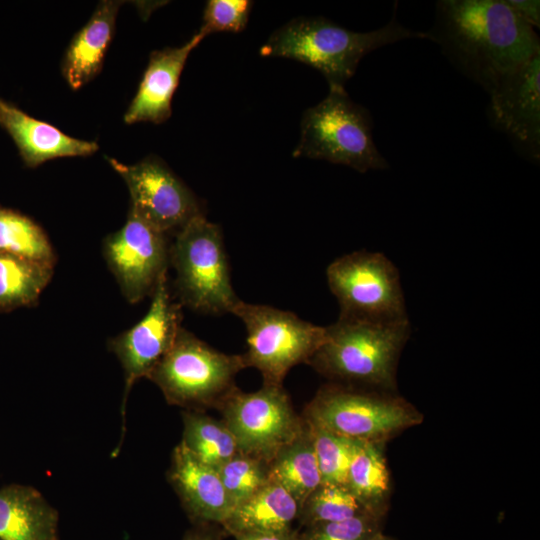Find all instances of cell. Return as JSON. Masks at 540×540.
I'll return each instance as SVG.
<instances>
[{
    "instance_id": "obj_13",
    "label": "cell",
    "mask_w": 540,
    "mask_h": 540,
    "mask_svg": "<svg viewBox=\"0 0 540 540\" xmlns=\"http://www.w3.org/2000/svg\"><path fill=\"white\" fill-rule=\"evenodd\" d=\"M151 296L149 310L143 318L108 342L109 350L116 355L124 372L123 418L131 388L140 378L148 377L170 350L182 327V305L171 295L167 274L160 278Z\"/></svg>"
},
{
    "instance_id": "obj_12",
    "label": "cell",
    "mask_w": 540,
    "mask_h": 540,
    "mask_svg": "<svg viewBox=\"0 0 540 540\" xmlns=\"http://www.w3.org/2000/svg\"><path fill=\"white\" fill-rule=\"evenodd\" d=\"M103 254L128 302L152 295L167 274L170 245L167 234L129 209L125 225L106 237Z\"/></svg>"
},
{
    "instance_id": "obj_16",
    "label": "cell",
    "mask_w": 540,
    "mask_h": 540,
    "mask_svg": "<svg viewBox=\"0 0 540 540\" xmlns=\"http://www.w3.org/2000/svg\"><path fill=\"white\" fill-rule=\"evenodd\" d=\"M205 38L199 31L179 47L153 51L138 90L124 114L126 124L165 122L172 113L171 102L188 56Z\"/></svg>"
},
{
    "instance_id": "obj_23",
    "label": "cell",
    "mask_w": 540,
    "mask_h": 540,
    "mask_svg": "<svg viewBox=\"0 0 540 540\" xmlns=\"http://www.w3.org/2000/svg\"><path fill=\"white\" fill-rule=\"evenodd\" d=\"M53 269L49 263L0 252V312L35 303Z\"/></svg>"
},
{
    "instance_id": "obj_2",
    "label": "cell",
    "mask_w": 540,
    "mask_h": 540,
    "mask_svg": "<svg viewBox=\"0 0 540 540\" xmlns=\"http://www.w3.org/2000/svg\"><path fill=\"white\" fill-rule=\"evenodd\" d=\"M410 38H424V33L406 28L395 16L369 32H355L323 17H299L275 30L259 53L309 65L325 77L329 89H342L365 55Z\"/></svg>"
},
{
    "instance_id": "obj_6",
    "label": "cell",
    "mask_w": 540,
    "mask_h": 540,
    "mask_svg": "<svg viewBox=\"0 0 540 540\" xmlns=\"http://www.w3.org/2000/svg\"><path fill=\"white\" fill-rule=\"evenodd\" d=\"M181 305L202 314L231 313L240 299L232 287L230 268L219 225L204 214L192 218L170 245Z\"/></svg>"
},
{
    "instance_id": "obj_30",
    "label": "cell",
    "mask_w": 540,
    "mask_h": 540,
    "mask_svg": "<svg viewBox=\"0 0 540 540\" xmlns=\"http://www.w3.org/2000/svg\"><path fill=\"white\" fill-rule=\"evenodd\" d=\"M252 6L249 0H209L199 32L205 37L214 32H241L246 28Z\"/></svg>"
},
{
    "instance_id": "obj_20",
    "label": "cell",
    "mask_w": 540,
    "mask_h": 540,
    "mask_svg": "<svg viewBox=\"0 0 540 540\" xmlns=\"http://www.w3.org/2000/svg\"><path fill=\"white\" fill-rule=\"evenodd\" d=\"M297 501L278 483L270 481L254 495L236 505L221 524L227 536L278 532L293 528Z\"/></svg>"
},
{
    "instance_id": "obj_26",
    "label": "cell",
    "mask_w": 540,
    "mask_h": 540,
    "mask_svg": "<svg viewBox=\"0 0 540 540\" xmlns=\"http://www.w3.org/2000/svg\"><path fill=\"white\" fill-rule=\"evenodd\" d=\"M365 514L371 513L347 486L320 484L301 505L297 520L304 528L319 523L347 520Z\"/></svg>"
},
{
    "instance_id": "obj_29",
    "label": "cell",
    "mask_w": 540,
    "mask_h": 540,
    "mask_svg": "<svg viewBox=\"0 0 540 540\" xmlns=\"http://www.w3.org/2000/svg\"><path fill=\"white\" fill-rule=\"evenodd\" d=\"M383 520L365 514L342 521L314 524L299 531V540H370L382 531Z\"/></svg>"
},
{
    "instance_id": "obj_19",
    "label": "cell",
    "mask_w": 540,
    "mask_h": 540,
    "mask_svg": "<svg viewBox=\"0 0 540 540\" xmlns=\"http://www.w3.org/2000/svg\"><path fill=\"white\" fill-rule=\"evenodd\" d=\"M121 4L117 0L99 2L86 25L71 40L62 59L61 72L73 90L90 82L101 71Z\"/></svg>"
},
{
    "instance_id": "obj_31",
    "label": "cell",
    "mask_w": 540,
    "mask_h": 540,
    "mask_svg": "<svg viewBox=\"0 0 540 540\" xmlns=\"http://www.w3.org/2000/svg\"><path fill=\"white\" fill-rule=\"evenodd\" d=\"M225 536L227 534L220 524L201 523L192 524L182 540H223Z\"/></svg>"
},
{
    "instance_id": "obj_4",
    "label": "cell",
    "mask_w": 540,
    "mask_h": 540,
    "mask_svg": "<svg viewBox=\"0 0 540 540\" xmlns=\"http://www.w3.org/2000/svg\"><path fill=\"white\" fill-rule=\"evenodd\" d=\"M244 368L242 355L220 352L181 327L147 379L161 390L168 404L206 412L219 409L236 388L235 377Z\"/></svg>"
},
{
    "instance_id": "obj_17",
    "label": "cell",
    "mask_w": 540,
    "mask_h": 540,
    "mask_svg": "<svg viewBox=\"0 0 540 540\" xmlns=\"http://www.w3.org/2000/svg\"><path fill=\"white\" fill-rule=\"evenodd\" d=\"M0 125L11 136L24 164L30 168L55 158L89 156L99 149L96 142L71 137L1 98Z\"/></svg>"
},
{
    "instance_id": "obj_33",
    "label": "cell",
    "mask_w": 540,
    "mask_h": 540,
    "mask_svg": "<svg viewBox=\"0 0 540 540\" xmlns=\"http://www.w3.org/2000/svg\"><path fill=\"white\" fill-rule=\"evenodd\" d=\"M234 538L236 540H299V530L291 528L278 532L247 533Z\"/></svg>"
},
{
    "instance_id": "obj_22",
    "label": "cell",
    "mask_w": 540,
    "mask_h": 540,
    "mask_svg": "<svg viewBox=\"0 0 540 540\" xmlns=\"http://www.w3.org/2000/svg\"><path fill=\"white\" fill-rule=\"evenodd\" d=\"M306 420V419H305ZM269 480L281 485L298 503L321 484L310 424L299 436L284 446L268 464Z\"/></svg>"
},
{
    "instance_id": "obj_9",
    "label": "cell",
    "mask_w": 540,
    "mask_h": 540,
    "mask_svg": "<svg viewBox=\"0 0 540 540\" xmlns=\"http://www.w3.org/2000/svg\"><path fill=\"white\" fill-rule=\"evenodd\" d=\"M327 282L340 316L377 322L408 319L399 274L383 254L358 251L334 260Z\"/></svg>"
},
{
    "instance_id": "obj_27",
    "label": "cell",
    "mask_w": 540,
    "mask_h": 540,
    "mask_svg": "<svg viewBox=\"0 0 540 540\" xmlns=\"http://www.w3.org/2000/svg\"><path fill=\"white\" fill-rule=\"evenodd\" d=\"M310 424L321 484L345 485L358 440Z\"/></svg>"
},
{
    "instance_id": "obj_11",
    "label": "cell",
    "mask_w": 540,
    "mask_h": 540,
    "mask_svg": "<svg viewBox=\"0 0 540 540\" xmlns=\"http://www.w3.org/2000/svg\"><path fill=\"white\" fill-rule=\"evenodd\" d=\"M107 161L127 185L130 209L165 234H176L203 214L195 194L159 157L147 156L132 165Z\"/></svg>"
},
{
    "instance_id": "obj_32",
    "label": "cell",
    "mask_w": 540,
    "mask_h": 540,
    "mask_svg": "<svg viewBox=\"0 0 540 540\" xmlns=\"http://www.w3.org/2000/svg\"><path fill=\"white\" fill-rule=\"evenodd\" d=\"M511 8L533 28L539 27L540 22V2L523 0H506Z\"/></svg>"
},
{
    "instance_id": "obj_25",
    "label": "cell",
    "mask_w": 540,
    "mask_h": 540,
    "mask_svg": "<svg viewBox=\"0 0 540 540\" xmlns=\"http://www.w3.org/2000/svg\"><path fill=\"white\" fill-rule=\"evenodd\" d=\"M0 252L54 265L56 255L45 231L31 218L0 206Z\"/></svg>"
},
{
    "instance_id": "obj_8",
    "label": "cell",
    "mask_w": 540,
    "mask_h": 540,
    "mask_svg": "<svg viewBox=\"0 0 540 540\" xmlns=\"http://www.w3.org/2000/svg\"><path fill=\"white\" fill-rule=\"evenodd\" d=\"M231 313L247 331V351L242 354L246 368H256L265 385L282 386L291 368L308 364L325 335V327L268 305L240 300Z\"/></svg>"
},
{
    "instance_id": "obj_28",
    "label": "cell",
    "mask_w": 540,
    "mask_h": 540,
    "mask_svg": "<svg viewBox=\"0 0 540 540\" xmlns=\"http://www.w3.org/2000/svg\"><path fill=\"white\" fill-rule=\"evenodd\" d=\"M268 463L238 453L216 470L233 508L269 482Z\"/></svg>"
},
{
    "instance_id": "obj_15",
    "label": "cell",
    "mask_w": 540,
    "mask_h": 540,
    "mask_svg": "<svg viewBox=\"0 0 540 540\" xmlns=\"http://www.w3.org/2000/svg\"><path fill=\"white\" fill-rule=\"evenodd\" d=\"M167 480L192 524H222L233 510L217 470L195 458L181 443L171 454Z\"/></svg>"
},
{
    "instance_id": "obj_1",
    "label": "cell",
    "mask_w": 540,
    "mask_h": 540,
    "mask_svg": "<svg viewBox=\"0 0 540 540\" xmlns=\"http://www.w3.org/2000/svg\"><path fill=\"white\" fill-rule=\"evenodd\" d=\"M424 38L488 94L508 74L540 52L534 28L506 0H441Z\"/></svg>"
},
{
    "instance_id": "obj_7",
    "label": "cell",
    "mask_w": 540,
    "mask_h": 540,
    "mask_svg": "<svg viewBox=\"0 0 540 540\" xmlns=\"http://www.w3.org/2000/svg\"><path fill=\"white\" fill-rule=\"evenodd\" d=\"M394 392L363 391L341 384L318 390L302 415L334 433L363 441L385 442L421 424L423 414Z\"/></svg>"
},
{
    "instance_id": "obj_10",
    "label": "cell",
    "mask_w": 540,
    "mask_h": 540,
    "mask_svg": "<svg viewBox=\"0 0 540 540\" xmlns=\"http://www.w3.org/2000/svg\"><path fill=\"white\" fill-rule=\"evenodd\" d=\"M218 410L234 435L240 453L268 464L306 425L283 386L263 384L259 390L249 393L236 387Z\"/></svg>"
},
{
    "instance_id": "obj_14",
    "label": "cell",
    "mask_w": 540,
    "mask_h": 540,
    "mask_svg": "<svg viewBox=\"0 0 540 540\" xmlns=\"http://www.w3.org/2000/svg\"><path fill=\"white\" fill-rule=\"evenodd\" d=\"M489 118L522 153L540 157V52L505 76L489 94Z\"/></svg>"
},
{
    "instance_id": "obj_18",
    "label": "cell",
    "mask_w": 540,
    "mask_h": 540,
    "mask_svg": "<svg viewBox=\"0 0 540 540\" xmlns=\"http://www.w3.org/2000/svg\"><path fill=\"white\" fill-rule=\"evenodd\" d=\"M59 513L36 488H0V540H59Z\"/></svg>"
},
{
    "instance_id": "obj_34",
    "label": "cell",
    "mask_w": 540,
    "mask_h": 540,
    "mask_svg": "<svg viewBox=\"0 0 540 540\" xmlns=\"http://www.w3.org/2000/svg\"><path fill=\"white\" fill-rule=\"evenodd\" d=\"M370 540H395V539L387 535H384L382 531H380L375 536H373Z\"/></svg>"
},
{
    "instance_id": "obj_21",
    "label": "cell",
    "mask_w": 540,
    "mask_h": 540,
    "mask_svg": "<svg viewBox=\"0 0 540 540\" xmlns=\"http://www.w3.org/2000/svg\"><path fill=\"white\" fill-rule=\"evenodd\" d=\"M385 442L358 440L346 486L373 515L384 519L391 496V479L384 453Z\"/></svg>"
},
{
    "instance_id": "obj_3",
    "label": "cell",
    "mask_w": 540,
    "mask_h": 540,
    "mask_svg": "<svg viewBox=\"0 0 540 540\" xmlns=\"http://www.w3.org/2000/svg\"><path fill=\"white\" fill-rule=\"evenodd\" d=\"M409 320L377 322L339 317L325 327L323 341L308 364L343 385L396 390V369L409 338Z\"/></svg>"
},
{
    "instance_id": "obj_24",
    "label": "cell",
    "mask_w": 540,
    "mask_h": 540,
    "mask_svg": "<svg viewBox=\"0 0 540 540\" xmlns=\"http://www.w3.org/2000/svg\"><path fill=\"white\" fill-rule=\"evenodd\" d=\"M180 443L199 461L217 469L240 453L234 435L223 420L201 411L183 410Z\"/></svg>"
},
{
    "instance_id": "obj_5",
    "label": "cell",
    "mask_w": 540,
    "mask_h": 540,
    "mask_svg": "<svg viewBox=\"0 0 540 540\" xmlns=\"http://www.w3.org/2000/svg\"><path fill=\"white\" fill-rule=\"evenodd\" d=\"M372 127L369 111L354 102L345 88L329 89L321 102L303 113L293 157L326 160L360 173L387 169V160L374 144Z\"/></svg>"
}]
</instances>
